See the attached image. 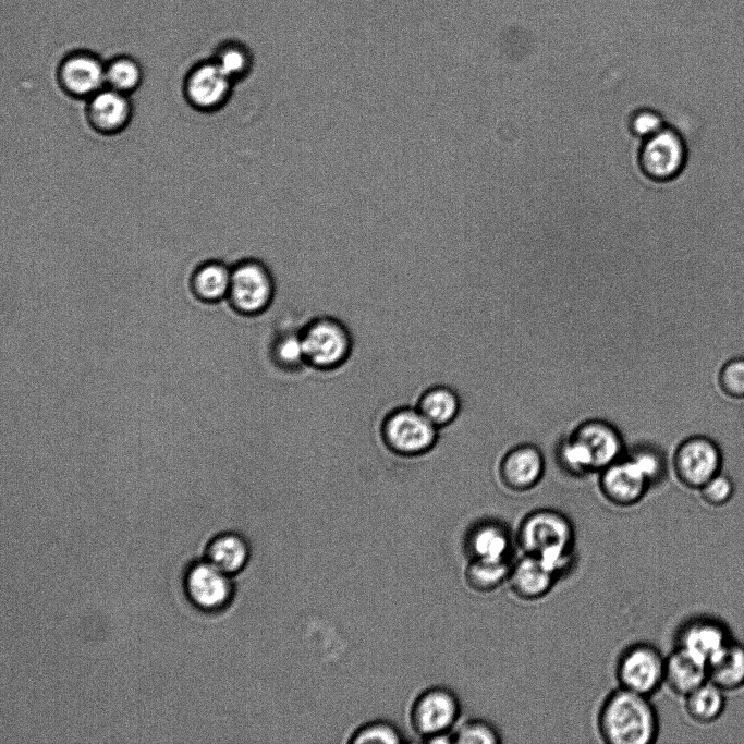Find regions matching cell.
Returning <instances> with one entry per match:
<instances>
[{"instance_id": "1", "label": "cell", "mask_w": 744, "mask_h": 744, "mask_svg": "<svg viewBox=\"0 0 744 744\" xmlns=\"http://www.w3.org/2000/svg\"><path fill=\"white\" fill-rule=\"evenodd\" d=\"M514 535L524 554L538 558L559 578L573 568L576 534L563 512L550 508L534 510L522 519Z\"/></svg>"}, {"instance_id": "2", "label": "cell", "mask_w": 744, "mask_h": 744, "mask_svg": "<svg viewBox=\"0 0 744 744\" xmlns=\"http://www.w3.org/2000/svg\"><path fill=\"white\" fill-rule=\"evenodd\" d=\"M659 727L650 697L620 686L606 696L597 715V730L606 744H651Z\"/></svg>"}, {"instance_id": "3", "label": "cell", "mask_w": 744, "mask_h": 744, "mask_svg": "<svg viewBox=\"0 0 744 744\" xmlns=\"http://www.w3.org/2000/svg\"><path fill=\"white\" fill-rule=\"evenodd\" d=\"M306 367L319 373L342 368L351 358L354 339L338 317L318 315L300 327Z\"/></svg>"}, {"instance_id": "4", "label": "cell", "mask_w": 744, "mask_h": 744, "mask_svg": "<svg viewBox=\"0 0 744 744\" xmlns=\"http://www.w3.org/2000/svg\"><path fill=\"white\" fill-rule=\"evenodd\" d=\"M439 430L413 404L389 410L380 420L378 434L390 453L417 459L435 449Z\"/></svg>"}, {"instance_id": "5", "label": "cell", "mask_w": 744, "mask_h": 744, "mask_svg": "<svg viewBox=\"0 0 744 744\" xmlns=\"http://www.w3.org/2000/svg\"><path fill=\"white\" fill-rule=\"evenodd\" d=\"M462 706L450 688L435 685L420 691L412 700L408 721L413 732L426 743H452Z\"/></svg>"}, {"instance_id": "6", "label": "cell", "mask_w": 744, "mask_h": 744, "mask_svg": "<svg viewBox=\"0 0 744 744\" xmlns=\"http://www.w3.org/2000/svg\"><path fill=\"white\" fill-rule=\"evenodd\" d=\"M271 269L256 258L245 259L231 270L228 298L233 309L247 317L265 314L276 297Z\"/></svg>"}, {"instance_id": "7", "label": "cell", "mask_w": 744, "mask_h": 744, "mask_svg": "<svg viewBox=\"0 0 744 744\" xmlns=\"http://www.w3.org/2000/svg\"><path fill=\"white\" fill-rule=\"evenodd\" d=\"M664 666L666 657L655 645L633 643L620 652L615 678L620 687L651 698L664 684Z\"/></svg>"}, {"instance_id": "8", "label": "cell", "mask_w": 744, "mask_h": 744, "mask_svg": "<svg viewBox=\"0 0 744 744\" xmlns=\"http://www.w3.org/2000/svg\"><path fill=\"white\" fill-rule=\"evenodd\" d=\"M686 161V143L681 133L669 124L644 139L639 151L643 172L657 183L675 179L683 171Z\"/></svg>"}, {"instance_id": "9", "label": "cell", "mask_w": 744, "mask_h": 744, "mask_svg": "<svg viewBox=\"0 0 744 744\" xmlns=\"http://www.w3.org/2000/svg\"><path fill=\"white\" fill-rule=\"evenodd\" d=\"M671 465L678 480L692 489H699L721 469V452L717 443L706 436L683 439L671 455Z\"/></svg>"}, {"instance_id": "10", "label": "cell", "mask_w": 744, "mask_h": 744, "mask_svg": "<svg viewBox=\"0 0 744 744\" xmlns=\"http://www.w3.org/2000/svg\"><path fill=\"white\" fill-rule=\"evenodd\" d=\"M583 453L590 472H600L625 454L620 431L609 422L587 419L570 435Z\"/></svg>"}, {"instance_id": "11", "label": "cell", "mask_w": 744, "mask_h": 744, "mask_svg": "<svg viewBox=\"0 0 744 744\" xmlns=\"http://www.w3.org/2000/svg\"><path fill=\"white\" fill-rule=\"evenodd\" d=\"M184 586L191 602L205 611H218L224 608L234 593L231 575L208 560L195 563L188 569Z\"/></svg>"}, {"instance_id": "12", "label": "cell", "mask_w": 744, "mask_h": 744, "mask_svg": "<svg viewBox=\"0 0 744 744\" xmlns=\"http://www.w3.org/2000/svg\"><path fill=\"white\" fill-rule=\"evenodd\" d=\"M515 535L496 519H483L465 532L463 550L467 560L513 561Z\"/></svg>"}, {"instance_id": "13", "label": "cell", "mask_w": 744, "mask_h": 744, "mask_svg": "<svg viewBox=\"0 0 744 744\" xmlns=\"http://www.w3.org/2000/svg\"><path fill=\"white\" fill-rule=\"evenodd\" d=\"M599 473V489L605 499L615 507L637 504L650 488L645 476L625 454Z\"/></svg>"}, {"instance_id": "14", "label": "cell", "mask_w": 744, "mask_h": 744, "mask_svg": "<svg viewBox=\"0 0 744 744\" xmlns=\"http://www.w3.org/2000/svg\"><path fill=\"white\" fill-rule=\"evenodd\" d=\"M731 639L725 623L712 617L698 615L679 626L674 635V646L690 650L708 661Z\"/></svg>"}, {"instance_id": "15", "label": "cell", "mask_w": 744, "mask_h": 744, "mask_svg": "<svg viewBox=\"0 0 744 744\" xmlns=\"http://www.w3.org/2000/svg\"><path fill=\"white\" fill-rule=\"evenodd\" d=\"M544 472V455L533 444H520L512 448L502 458L499 466L502 484L515 492L533 489L540 481Z\"/></svg>"}, {"instance_id": "16", "label": "cell", "mask_w": 744, "mask_h": 744, "mask_svg": "<svg viewBox=\"0 0 744 744\" xmlns=\"http://www.w3.org/2000/svg\"><path fill=\"white\" fill-rule=\"evenodd\" d=\"M559 580L538 558L523 553L513 561L507 584L517 599L537 601L546 597Z\"/></svg>"}, {"instance_id": "17", "label": "cell", "mask_w": 744, "mask_h": 744, "mask_svg": "<svg viewBox=\"0 0 744 744\" xmlns=\"http://www.w3.org/2000/svg\"><path fill=\"white\" fill-rule=\"evenodd\" d=\"M708 679V661L703 657L674 646L666 657L664 684L675 694L686 696Z\"/></svg>"}, {"instance_id": "18", "label": "cell", "mask_w": 744, "mask_h": 744, "mask_svg": "<svg viewBox=\"0 0 744 744\" xmlns=\"http://www.w3.org/2000/svg\"><path fill=\"white\" fill-rule=\"evenodd\" d=\"M708 679L724 692L744 686V645L732 638L710 657Z\"/></svg>"}, {"instance_id": "19", "label": "cell", "mask_w": 744, "mask_h": 744, "mask_svg": "<svg viewBox=\"0 0 744 744\" xmlns=\"http://www.w3.org/2000/svg\"><path fill=\"white\" fill-rule=\"evenodd\" d=\"M414 405L438 429L451 425L460 414L461 400L458 392L446 385L425 388Z\"/></svg>"}, {"instance_id": "20", "label": "cell", "mask_w": 744, "mask_h": 744, "mask_svg": "<svg viewBox=\"0 0 744 744\" xmlns=\"http://www.w3.org/2000/svg\"><path fill=\"white\" fill-rule=\"evenodd\" d=\"M232 81L217 65L204 64L196 69L187 83V93L192 101L200 107L220 105L229 95Z\"/></svg>"}, {"instance_id": "21", "label": "cell", "mask_w": 744, "mask_h": 744, "mask_svg": "<svg viewBox=\"0 0 744 744\" xmlns=\"http://www.w3.org/2000/svg\"><path fill=\"white\" fill-rule=\"evenodd\" d=\"M251 558L248 541L237 533H223L211 540L207 560L229 575L241 572Z\"/></svg>"}, {"instance_id": "22", "label": "cell", "mask_w": 744, "mask_h": 744, "mask_svg": "<svg viewBox=\"0 0 744 744\" xmlns=\"http://www.w3.org/2000/svg\"><path fill=\"white\" fill-rule=\"evenodd\" d=\"M64 85L74 94L95 93L106 81V70L98 60L89 56H74L62 66Z\"/></svg>"}, {"instance_id": "23", "label": "cell", "mask_w": 744, "mask_h": 744, "mask_svg": "<svg viewBox=\"0 0 744 744\" xmlns=\"http://www.w3.org/2000/svg\"><path fill=\"white\" fill-rule=\"evenodd\" d=\"M513 561L467 560L464 582L474 593H492L507 584Z\"/></svg>"}, {"instance_id": "24", "label": "cell", "mask_w": 744, "mask_h": 744, "mask_svg": "<svg viewBox=\"0 0 744 744\" xmlns=\"http://www.w3.org/2000/svg\"><path fill=\"white\" fill-rule=\"evenodd\" d=\"M270 362L279 370L295 374L306 367L300 328L275 333L269 344Z\"/></svg>"}, {"instance_id": "25", "label": "cell", "mask_w": 744, "mask_h": 744, "mask_svg": "<svg viewBox=\"0 0 744 744\" xmlns=\"http://www.w3.org/2000/svg\"><path fill=\"white\" fill-rule=\"evenodd\" d=\"M685 711L698 723H709L717 720L725 707L724 691L707 681L686 696H684Z\"/></svg>"}, {"instance_id": "26", "label": "cell", "mask_w": 744, "mask_h": 744, "mask_svg": "<svg viewBox=\"0 0 744 744\" xmlns=\"http://www.w3.org/2000/svg\"><path fill=\"white\" fill-rule=\"evenodd\" d=\"M625 455L638 467L650 487L663 483L672 469L671 458L669 459L662 447L655 443H638Z\"/></svg>"}, {"instance_id": "27", "label": "cell", "mask_w": 744, "mask_h": 744, "mask_svg": "<svg viewBox=\"0 0 744 744\" xmlns=\"http://www.w3.org/2000/svg\"><path fill=\"white\" fill-rule=\"evenodd\" d=\"M90 115L97 126L114 130L125 123L129 103L120 92L114 89L98 93L90 103Z\"/></svg>"}, {"instance_id": "28", "label": "cell", "mask_w": 744, "mask_h": 744, "mask_svg": "<svg viewBox=\"0 0 744 744\" xmlns=\"http://www.w3.org/2000/svg\"><path fill=\"white\" fill-rule=\"evenodd\" d=\"M230 280V269L220 264H210L197 271L193 289L199 298L216 302L228 297Z\"/></svg>"}, {"instance_id": "29", "label": "cell", "mask_w": 744, "mask_h": 744, "mask_svg": "<svg viewBox=\"0 0 744 744\" xmlns=\"http://www.w3.org/2000/svg\"><path fill=\"white\" fill-rule=\"evenodd\" d=\"M404 741L397 725L387 720L367 721L355 728L346 739L350 744H398Z\"/></svg>"}, {"instance_id": "30", "label": "cell", "mask_w": 744, "mask_h": 744, "mask_svg": "<svg viewBox=\"0 0 744 744\" xmlns=\"http://www.w3.org/2000/svg\"><path fill=\"white\" fill-rule=\"evenodd\" d=\"M501 742L498 729L484 719L459 722L452 732V743L455 744H498Z\"/></svg>"}, {"instance_id": "31", "label": "cell", "mask_w": 744, "mask_h": 744, "mask_svg": "<svg viewBox=\"0 0 744 744\" xmlns=\"http://www.w3.org/2000/svg\"><path fill=\"white\" fill-rule=\"evenodd\" d=\"M216 63L233 81L251 71L253 60L249 51L243 46L229 45L219 52Z\"/></svg>"}, {"instance_id": "32", "label": "cell", "mask_w": 744, "mask_h": 744, "mask_svg": "<svg viewBox=\"0 0 744 744\" xmlns=\"http://www.w3.org/2000/svg\"><path fill=\"white\" fill-rule=\"evenodd\" d=\"M139 80V68L130 59L115 60L106 70V82L120 93L133 89Z\"/></svg>"}, {"instance_id": "33", "label": "cell", "mask_w": 744, "mask_h": 744, "mask_svg": "<svg viewBox=\"0 0 744 744\" xmlns=\"http://www.w3.org/2000/svg\"><path fill=\"white\" fill-rule=\"evenodd\" d=\"M702 499L711 507L727 504L734 493V484L724 473L719 472L699 489Z\"/></svg>"}, {"instance_id": "34", "label": "cell", "mask_w": 744, "mask_h": 744, "mask_svg": "<svg viewBox=\"0 0 744 744\" xmlns=\"http://www.w3.org/2000/svg\"><path fill=\"white\" fill-rule=\"evenodd\" d=\"M719 383L728 395L744 398V357L731 358L722 366Z\"/></svg>"}, {"instance_id": "35", "label": "cell", "mask_w": 744, "mask_h": 744, "mask_svg": "<svg viewBox=\"0 0 744 744\" xmlns=\"http://www.w3.org/2000/svg\"><path fill=\"white\" fill-rule=\"evenodd\" d=\"M667 125L664 115L654 109H642L631 119L630 127L637 137L646 139Z\"/></svg>"}]
</instances>
